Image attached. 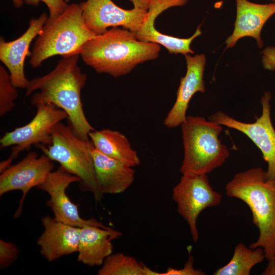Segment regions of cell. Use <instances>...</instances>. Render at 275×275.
I'll return each instance as SVG.
<instances>
[{"mask_svg":"<svg viewBox=\"0 0 275 275\" xmlns=\"http://www.w3.org/2000/svg\"><path fill=\"white\" fill-rule=\"evenodd\" d=\"M226 194L244 202L251 210L259 235L252 249H263L268 261L275 257V178L260 167L236 174L226 185Z\"/></svg>","mask_w":275,"mask_h":275,"instance_id":"obj_3","label":"cell"},{"mask_svg":"<svg viewBox=\"0 0 275 275\" xmlns=\"http://www.w3.org/2000/svg\"><path fill=\"white\" fill-rule=\"evenodd\" d=\"M79 56H63L50 72L29 80L25 96L34 93L31 103L34 106L50 103L64 111L73 132L87 141L90 140L89 133L95 129L86 118L81 102V91L87 76L78 66Z\"/></svg>","mask_w":275,"mask_h":275,"instance_id":"obj_1","label":"cell"},{"mask_svg":"<svg viewBox=\"0 0 275 275\" xmlns=\"http://www.w3.org/2000/svg\"><path fill=\"white\" fill-rule=\"evenodd\" d=\"M172 197L178 213L187 222L194 241L197 242L198 216L205 209L219 205L222 195L212 188L207 174H184L174 187Z\"/></svg>","mask_w":275,"mask_h":275,"instance_id":"obj_8","label":"cell"},{"mask_svg":"<svg viewBox=\"0 0 275 275\" xmlns=\"http://www.w3.org/2000/svg\"><path fill=\"white\" fill-rule=\"evenodd\" d=\"M81 4L85 22L96 35L101 34L108 28L115 26H122L136 33L147 12V10L135 7L124 9L112 0H86Z\"/></svg>","mask_w":275,"mask_h":275,"instance_id":"obj_12","label":"cell"},{"mask_svg":"<svg viewBox=\"0 0 275 275\" xmlns=\"http://www.w3.org/2000/svg\"><path fill=\"white\" fill-rule=\"evenodd\" d=\"M121 232L112 228L94 226L80 228L78 261L89 266H101L112 254V241L122 236Z\"/></svg>","mask_w":275,"mask_h":275,"instance_id":"obj_19","label":"cell"},{"mask_svg":"<svg viewBox=\"0 0 275 275\" xmlns=\"http://www.w3.org/2000/svg\"><path fill=\"white\" fill-rule=\"evenodd\" d=\"M133 5V7L142 8L148 10L150 0H129Z\"/></svg>","mask_w":275,"mask_h":275,"instance_id":"obj_29","label":"cell"},{"mask_svg":"<svg viewBox=\"0 0 275 275\" xmlns=\"http://www.w3.org/2000/svg\"><path fill=\"white\" fill-rule=\"evenodd\" d=\"M269 91L264 92L261 99L262 114L253 123L239 121L219 111L212 114L209 120L222 126L237 130L249 138L261 151L267 163V175L275 178V130L270 118Z\"/></svg>","mask_w":275,"mask_h":275,"instance_id":"obj_9","label":"cell"},{"mask_svg":"<svg viewBox=\"0 0 275 275\" xmlns=\"http://www.w3.org/2000/svg\"><path fill=\"white\" fill-rule=\"evenodd\" d=\"M188 0H150L147 12L139 30L135 33L137 39L141 41L161 45L171 54L181 53L184 56L194 54L190 48L193 41L202 34L201 24L195 33L187 38H180L159 32L155 27L156 18L169 8L183 6Z\"/></svg>","mask_w":275,"mask_h":275,"instance_id":"obj_13","label":"cell"},{"mask_svg":"<svg viewBox=\"0 0 275 275\" xmlns=\"http://www.w3.org/2000/svg\"><path fill=\"white\" fill-rule=\"evenodd\" d=\"M185 58V75L180 79L176 101L163 121L164 125L168 128L181 125L186 118L187 109L193 96L197 92L203 93L206 90L204 80L205 55L187 54Z\"/></svg>","mask_w":275,"mask_h":275,"instance_id":"obj_15","label":"cell"},{"mask_svg":"<svg viewBox=\"0 0 275 275\" xmlns=\"http://www.w3.org/2000/svg\"><path fill=\"white\" fill-rule=\"evenodd\" d=\"M160 49L158 44L139 40L134 32L115 26L87 41L79 55L97 72L118 77L157 59Z\"/></svg>","mask_w":275,"mask_h":275,"instance_id":"obj_2","label":"cell"},{"mask_svg":"<svg viewBox=\"0 0 275 275\" xmlns=\"http://www.w3.org/2000/svg\"><path fill=\"white\" fill-rule=\"evenodd\" d=\"M19 251L13 243L0 240V268L6 269L16 260Z\"/></svg>","mask_w":275,"mask_h":275,"instance_id":"obj_24","label":"cell"},{"mask_svg":"<svg viewBox=\"0 0 275 275\" xmlns=\"http://www.w3.org/2000/svg\"><path fill=\"white\" fill-rule=\"evenodd\" d=\"M18 91L12 84L10 74L2 65L0 66V116H3L12 111L14 101L18 97Z\"/></svg>","mask_w":275,"mask_h":275,"instance_id":"obj_23","label":"cell"},{"mask_svg":"<svg viewBox=\"0 0 275 275\" xmlns=\"http://www.w3.org/2000/svg\"><path fill=\"white\" fill-rule=\"evenodd\" d=\"M194 259L189 255L184 267L181 269L170 267L165 272L161 273V275H204L205 272L201 269H195L193 265Z\"/></svg>","mask_w":275,"mask_h":275,"instance_id":"obj_26","label":"cell"},{"mask_svg":"<svg viewBox=\"0 0 275 275\" xmlns=\"http://www.w3.org/2000/svg\"><path fill=\"white\" fill-rule=\"evenodd\" d=\"M265 259L261 248L252 249L240 242L235 248L231 259L216 269L214 275H249L254 266Z\"/></svg>","mask_w":275,"mask_h":275,"instance_id":"obj_21","label":"cell"},{"mask_svg":"<svg viewBox=\"0 0 275 275\" xmlns=\"http://www.w3.org/2000/svg\"><path fill=\"white\" fill-rule=\"evenodd\" d=\"M79 181L78 177L60 166L56 171H52L45 181L37 188L49 195V199L46 204L57 221L79 228L94 226L111 228L94 218L86 219L80 216L77 205L71 201L66 191L70 184Z\"/></svg>","mask_w":275,"mask_h":275,"instance_id":"obj_11","label":"cell"},{"mask_svg":"<svg viewBox=\"0 0 275 275\" xmlns=\"http://www.w3.org/2000/svg\"><path fill=\"white\" fill-rule=\"evenodd\" d=\"M99 275H161L134 258L119 253L112 254L104 261Z\"/></svg>","mask_w":275,"mask_h":275,"instance_id":"obj_22","label":"cell"},{"mask_svg":"<svg viewBox=\"0 0 275 275\" xmlns=\"http://www.w3.org/2000/svg\"><path fill=\"white\" fill-rule=\"evenodd\" d=\"M37 146L52 161L78 177L82 191L91 193L96 202L101 201L103 195L97 184L92 154L94 147L91 140L78 138L68 125L61 122L53 129L51 144Z\"/></svg>","mask_w":275,"mask_h":275,"instance_id":"obj_6","label":"cell"},{"mask_svg":"<svg viewBox=\"0 0 275 275\" xmlns=\"http://www.w3.org/2000/svg\"><path fill=\"white\" fill-rule=\"evenodd\" d=\"M45 154L38 157L34 152L29 153L21 161L11 165L0 175V196L13 190L22 193L15 217L20 216L23 202L29 191L44 183L54 168V163Z\"/></svg>","mask_w":275,"mask_h":275,"instance_id":"obj_10","label":"cell"},{"mask_svg":"<svg viewBox=\"0 0 275 275\" xmlns=\"http://www.w3.org/2000/svg\"><path fill=\"white\" fill-rule=\"evenodd\" d=\"M89 136L94 148L104 155L133 168L140 163L137 152L120 132L109 129H95L89 133Z\"/></svg>","mask_w":275,"mask_h":275,"instance_id":"obj_20","label":"cell"},{"mask_svg":"<svg viewBox=\"0 0 275 275\" xmlns=\"http://www.w3.org/2000/svg\"><path fill=\"white\" fill-rule=\"evenodd\" d=\"M181 126L184 148L182 174H207L229 157V151L219 138L221 125L203 117L188 116Z\"/></svg>","mask_w":275,"mask_h":275,"instance_id":"obj_5","label":"cell"},{"mask_svg":"<svg viewBox=\"0 0 275 275\" xmlns=\"http://www.w3.org/2000/svg\"><path fill=\"white\" fill-rule=\"evenodd\" d=\"M261 274L275 275V257L273 259L268 261L267 265Z\"/></svg>","mask_w":275,"mask_h":275,"instance_id":"obj_28","label":"cell"},{"mask_svg":"<svg viewBox=\"0 0 275 275\" xmlns=\"http://www.w3.org/2000/svg\"><path fill=\"white\" fill-rule=\"evenodd\" d=\"M262 64L265 69L275 70V46H267L262 51Z\"/></svg>","mask_w":275,"mask_h":275,"instance_id":"obj_27","label":"cell"},{"mask_svg":"<svg viewBox=\"0 0 275 275\" xmlns=\"http://www.w3.org/2000/svg\"><path fill=\"white\" fill-rule=\"evenodd\" d=\"M24 2V0H13V3L15 7L20 8Z\"/></svg>","mask_w":275,"mask_h":275,"instance_id":"obj_30","label":"cell"},{"mask_svg":"<svg viewBox=\"0 0 275 275\" xmlns=\"http://www.w3.org/2000/svg\"><path fill=\"white\" fill-rule=\"evenodd\" d=\"M95 35L85 22L81 3L69 5L57 18L47 19L34 42L29 64L37 68L54 56L79 54L84 45Z\"/></svg>","mask_w":275,"mask_h":275,"instance_id":"obj_4","label":"cell"},{"mask_svg":"<svg viewBox=\"0 0 275 275\" xmlns=\"http://www.w3.org/2000/svg\"><path fill=\"white\" fill-rule=\"evenodd\" d=\"M41 222L44 231L37 242L46 260L52 262L77 252L80 228L65 224L49 215L43 217Z\"/></svg>","mask_w":275,"mask_h":275,"instance_id":"obj_17","label":"cell"},{"mask_svg":"<svg viewBox=\"0 0 275 275\" xmlns=\"http://www.w3.org/2000/svg\"><path fill=\"white\" fill-rule=\"evenodd\" d=\"M272 2L275 3V0H270Z\"/></svg>","mask_w":275,"mask_h":275,"instance_id":"obj_31","label":"cell"},{"mask_svg":"<svg viewBox=\"0 0 275 275\" xmlns=\"http://www.w3.org/2000/svg\"><path fill=\"white\" fill-rule=\"evenodd\" d=\"M97 184L100 193L117 194L124 192L133 183V167L107 156L95 148L92 151Z\"/></svg>","mask_w":275,"mask_h":275,"instance_id":"obj_18","label":"cell"},{"mask_svg":"<svg viewBox=\"0 0 275 275\" xmlns=\"http://www.w3.org/2000/svg\"><path fill=\"white\" fill-rule=\"evenodd\" d=\"M236 15L232 34L225 41L226 49L234 47L240 39L254 38L259 48L263 46L261 34L266 21L275 14V3L258 4L249 0H235Z\"/></svg>","mask_w":275,"mask_h":275,"instance_id":"obj_16","label":"cell"},{"mask_svg":"<svg viewBox=\"0 0 275 275\" xmlns=\"http://www.w3.org/2000/svg\"><path fill=\"white\" fill-rule=\"evenodd\" d=\"M28 5L37 6L42 2L48 8L49 15L48 19H53L60 15L68 7L69 5L64 0H24Z\"/></svg>","mask_w":275,"mask_h":275,"instance_id":"obj_25","label":"cell"},{"mask_svg":"<svg viewBox=\"0 0 275 275\" xmlns=\"http://www.w3.org/2000/svg\"><path fill=\"white\" fill-rule=\"evenodd\" d=\"M48 16L46 13L38 17L32 18L25 32L16 39L6 41L0 40V60L9 71L13 85L17 88L26 89L29 80L24 74L25 58L30 55V46L40 34Z\"/></svg>","mask_w":275,"mask_h":275,"instance_id":"obj_14","label":"cell"},{"mask_svg":"<svg viewBox=\"0 0 275 275\" xmlns=\"http://www.w3.org/2000/svg\"><path fill=\"white\" fill-rule=\"evenodd\" d=\"M36 113L26 124L7 132L0 139L1 147L12 146L9 157L0 163V172L11 166L20 152L34 145H48L52 142V134L56 125L68 115L63 109L50 103L35 106Z\"/></svg>","mask_w":275,"mask_h":275,"instance_id":"obj_7","label":"cell"}]
</instances>
